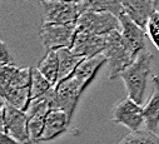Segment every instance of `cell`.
Listing matches in <instances>:
<instances>
[{"label":"cell","mask_w":159,"mask_h":144,"mask_svg":"<svg viewBox=\"0 0 159 144\" xmlns=\"http://www.w3.org/2000/svg\"><path fill=\"white\" fill-rule=\"evenodd\" d=\"M153 55L149 52H143L138 55L132 65L122 71L119 78L124 82L128 98L142 105L143 98L147 90L148 79L152 71Z\"/></svg>","instance_id":"cell-1"},{"label":"cell","mask_w":159,"mask_h":144,"mask_svg":"<svg viewBox=\"0 0 159 144\" xmlns=\"http://www.w3.org/2000/svg\"><path fill=\"white\" fill-rule=\"evenodd\" d=\"M43 24H75L84 13L89 11L87 0H60L42 3Z\"/></svg>","instance_id":"cell-2"},{"label":"cell","mask_w":159,"mask_h":144,"mask_svg":"<svg viewBox=\"0 0 159 144\" xmlns=\"http://www.w3.org/2000/svg\"><path fill=\"white\" fill-rule=\"evenodd\" d=\"M107 48L103 55L109 65V77L113 80L120 75L122 71H124L129 65H132L135 59L125 47L120 31H113L107 35Z\"/></svg>","instance_id":"cell-3"},{"label":"cell","mask_w":159,"mask_h":144,"mask_svg":"<svg viewBox=\"0 0 159 144\" xmlns=\"http://www.w3.org/2000/svg\"><path fill=\"white\" fill-rule=\"evenodd\" d=\"M2 133H8L20 144H31L29 135V117L13 105L3 100L2 105Z\"/></svg>","instance_id":"cell-4"},{"label":"cell","mask_w":159,"mask_h":144,"mask_svg":"<svg viewBox=\"0 0 159 144\" xmlns=\"http://www.w3.org/2000/svg\"><path fill=\"white\" fill-rule=\"evenodd\" d=\"M76 31H84L95 35H108L113 31H120L119 18L105 11H87L76 23Z\"/></svg>","instance_id":"cell-5"},{"label":"cell","mask_w":159,"mask_h":144,"mask_svg":"<svg viewBox=\"0 0 159 144\" xmlns=\"http://www.w3.org/2000/svg\"><path fill=\"white\" fill-rule=\"evenodd\" d=\"M40 39L43 42L47 52L60 50L71 48L75 34L76 25L75 24H43L40 26Z\"/></svg>","instance_id":"cell-6"},{"label":"cell","mask_w":159,"mask_h":144,"mask_svg":"<svg viewBox=\"0 0 159 144\" xmlns=\"http://www.w3.org/2000/svg\"><path fill=\"white\" fill-rule=\"evenodd\" d=\"M83 92L73 77L60 82L55 87V95L53 99L52 109L63 110L66 113L69 122H71L75 108L79 103Z\"/></svg>","instance_id":"cell-7"},{"label":"cell","mask_w":159,"mask_h":144,"mask_svg":"<svg viewBox=\"0 0 159 144\" xmlns=\"http://www.w3.org/2000/svg\"><path fill=\"white\" fill-rule=\"evenodd\" d=\"M111 120L128 128L130 132L140 130V127L145 123L143 108L130 98H124L114 105Z\"/></svg>","instance_id":"cell-8"},{"label":"cell","mask_w":159,"mask_h":144,"mask_svg":"<svg viewBox=\"0 0 159 144\" xmlns=\"http://www.w3.org/2000/svg\"><path fill=\"white\" fill-rule=\"evenodd\" d=\"M107 35H95L84 31H76L70 50L83 59L94 58L104 53L107 48Z\"/></svg>","instance_id":"cell-9"},{"label":"cell","mask_w":159,"mask_h":144,"mask_svg":"<svg viewBox=\"0 0 159 144\" xmlns=\"http://www.w3.org/2000/svg\"><path fill=\"white\" fill-rule=\"evenodd\" d=\"M120 21V34L123 42L134 59L143 52H145V31L137 25L127 14L119 16Z\"/></svg>","instance_id":"cell-10"},{"label":"cell","mask_w":159,"mask_h":144,"mask_svg":"<svg viewBox=\"0 0 159 144\" xmlns=\"http://www.w3.org/2000/svg\"><path fill=\"white\" fill-rule=\"evenodd\" d=\"M33 68H19L16 65H0V89L4 94L14 89L30 87Z\"/></svg>","instance_id":"cell-11"},{"label":"cell","mask_w":159,"mask_h":144,"mask_svg":"<svg viewBox=\"0 0 159 144\" xmlns=\"http://www.w3.org/2000/svg\"><path fill=\"white\" fill-rule=\"evenodd\" d=\"M124 14H127L142 29H147L150 16L157 11L154 0H122Z\"/></svg>","instance_id":"cell-12"},{"label":"cell","mask_w":159,"mask_h":144,"mask_svg":"<svg viewBox=\"0 0 159 144\" xmlns=\"http://www.w3.org/2000/svg\"><path fill=\"white\" fill-rule=\"evenodd\" d=\"M104 64H107V59L103 54H100V55H97L94 58L84 59L78 65L76 70L74 71V74L71 77L75 79L78 85L80 87L82 92H84L87 89V87L93 82L97 73L100 70V68Z\"/></svg>","instance_id":"cell-13"},{"label":"cell","mask_w":159,"mask_h":144,"mask_svg":"<svg viewBox=\"0 0 159 144\" xmlns=\"http://www.w3.org/2000/svg\"><path fill=\"white\" fill-rule=\"evenodd\" d=\"M69 125H70V122L65 112L52 109L47 115V123H45V129H44L42 142H49L63 135L68 130Z\"/></svg>","instance_id":"cell-14"},{"label":"cell","mask_w":159,"mask_h":144,"mask_svg":"<svg viewBox=\"0 0 159 144\" xmlns=\"http://www.w3.org/2000/svg\"><path fill=\"white\" fill-rule=\"evenodd\" d=\"M153 90L149 97V100L143 106L144 112V120L147 130L155 133L159 127V78L157 75L152 79Z\"/></svg>","instance_id":"cell-15"},{"label":"cell","mask_w":159,"mask_h":144,"mask_svg":"<svg viewBox=\"0 0 159 144\" xmlns=\"http://www.w3.org/2000/svg\"><path fill=\"white\" fill-rule=\"evenodd\" d=\"M58 53V59H59V79L58 83L70 78L74 71L76 70L78 65L80 64L84 59L75 55L69 48L66 49H60L57 50Z\"/></svg>","instance_id":"cell-16"},{"label":"cell","mask_w":159,"mask_h":144,"mask_svg":"<svg viewBox=\"0 0 159 144\" xmlns=\"http://www.w3.org/2000/svg\"><path fill=\"white\" fill-rule=\"evenodd\" d=\"M36 69L48 79L53 87H57L59 79V59L55 50L47 52V55L38 63Z\"/></svg>","instance_id":"cell-17"},{"label":"cell","mask_w":159,"mask_h":144,"mask_svg":"<svg viewBox=\"0 0 159 144\" xmlns=\"http://www.w3.org/2000/svg\"><path fill=\"white\" fill-rule=\"evenodd\" d=\"M2 95V99L4 101H7L8 104L13 105L16 109L21 110V112H26L28 106L31 101V97H30V87L28 88H21V89H14L10 92H7Z\"/></svg>","instance_id":"cell-18"},{"label":"cell","mask_w":159,"mask_h":144,"mask_svg":"<svg viewBox=\"0 0 159 144\" xmlns=\"http://www.w3.org/2000/svg\"><path fill=\"white\" fill-rule=\"evenodd\" d=\"M89 11H105L111 13L115 16L124 14L122 0H87Z\"/></svg>","instance_id":"cell-19"},{"label":"cell","mask_w":159,"mask_h":144,"mask_svg":"<svg viewBox=\"0 0 159 144\" xmlns=\"http://www.w3.org/2000/svg\"><path fill=\"white\" fill-rule=\"evenodd\" d=\"M53 85L48 82V79L39 71L36 68L31 70V82H30V97L31 99H36L39 97H43Z\"/></svg>","instance_id":"cell-20"},{"label":"cell","mask_w":159,"mask_h":144,"mask_svg":"<svg viewBox=\"0 0 159 144\" xmlns=\"http://www.w3.org/2000/svg\"><path fill=\"white\" fill-rule=\"evenodd\" d=\"M118 144H159V137L149 130L130 132Z\"/></svg>","instance_id":"cell-21"},{"label":"cell","mask_w":159,"mask_h":144,"mask_svg":"<svg viewBox=\"0 0 159 144\" xmlns=\"http://www.w3.org/2000/svg\"><path fill=\"white\" fill-rule=\"evenodd\" d=\"M47 115L48 114H36L29 118V135H30V142L31 144L42 142L44 129H45V123H47Z\"/></svg>","instance_id":"cell-22"},{"label":"cell","mask_w":159,"mask_h":144,"mask_svg":"<svg viewBox=\"0 0 159 144\" xmlns=\"http://www.w3.org/2000/svg\"><path fill=\"white\" fill-rule=\"evenodd\" d=\"M147 34L149 39L152 40L153 45L159 52V11H155L150 16L147 25Z\"/></svg>","instance_id":"cell-23"},{"label":"cell","mask_w":159,"mask_h":144,"mask_svg":"<svg viewBox=\"0 0 159 144\" xmlns=\"http://www.w3.org/2000/svg\"><path fill=\"white\" fill-rule=\"evenodd\" d=\"M0 64L2 65H15L13 56L10 55V52L5 43H0Z\"/></svg>","instance_id":"cell-24"},{"label":"cell","mask_w":159,"mask_h":144,"mask_svg":"<svg viewBox=\"0 0 159 144\" xmlns=\"http://www.w3.org/2000/svg\"><path fill=\"white\" fill-rule=\"evenodd\" d=\"M0 144H20L8 133H0Z\"/></svg>","instance_id":"cell-25"},{"label":"cell","mask_w":159,"mask_h":144,"mask_svg":"<svg viewBox=\"0 0 159 144\" xmlns=\"http://www.w3.org/2000/svg\"><path fill=\"white\" fill-rule=\"evenodd\" d=\"M43 2H60V0H40V3Z\"/></svg>","instance_id":"cell-26"},{"label":"cell","mask_w":159,"mask_h":144,"mask_svg":"<svg viewBox=\"0 0 159 144\" xmlns=\"http://www.w3.org/2000/svg\"><path fill=\"white\" fill-rule=\"evenodd\" d=\"M154 3H155V5L158 7V5H159V0H154Z\"/></svg>","instance_id":"cell-27"}]
</instances>
